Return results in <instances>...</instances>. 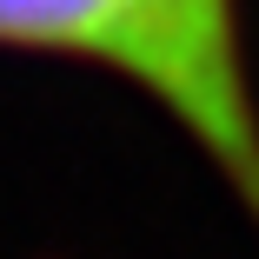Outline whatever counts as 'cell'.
Returning <instances> with one entry per match:
<instances>
[{
    "label": "cell",
    "mask_w": 259,
    "mask_h": 259,
    "mask_svg": "<svg viewBox=\"0 0 259 259\" xmlns=\"http://www.w3.org/2000/svg\"><path fill=\"white\" fill-rule=\"evenodd\" d=\"M0 47L140 87L259 226V100L239 0H0Z\"/></svg>",
    "instance_id": "obj_1"
}]
</instances>
